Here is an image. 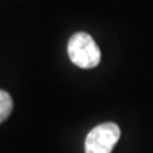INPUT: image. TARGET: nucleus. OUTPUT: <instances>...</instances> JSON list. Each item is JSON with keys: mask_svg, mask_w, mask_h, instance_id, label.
<instances>
[{"mask_svg": "<svg viewBox=\"0 0 153 153\" xmlns=\"http://www.w3.org/2000/svg\"><path fill=\"white\" fill-rule=\"evenodd\" d=\"M120 137L119 126L106 122L95 126L85 137V153H111Z\"/></svg>", "mask_w": 153, "mask_h": 153, "instance_id": "2", "label": "nucleus"}, {"mask_svg": "<svg viewBox=\"0 0 153 153\" xmlns=\"http://www.w3.org/2000/svg\"><path fill=\"white\" fill-rule=\"evenodd\" d=\"M13 111V99L6 91L0 89V123L10 116Z\"/></svg>", "mask_w": 153, "mask_h": 153, "instance_id": "3", "label": "nucleus"}, {"mask_svg": "<svg viewBox=\"0 0 153 153\" xmlns=\"http://www.w3.org/2000/svg\"><path fill=\"white\" fill-rule=\"evenodd\" d=\"M70 60L79 68H95L101 61V50L87 33H75L68 41Z\"/></svg>", "mask_w": 153, "mask_h": 153, "instance_id": "1", "label": "nucleus"}]
</instances>
